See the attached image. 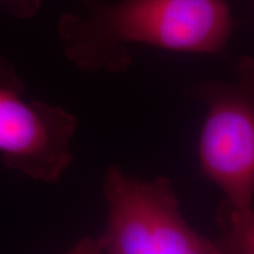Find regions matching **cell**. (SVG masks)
<instances>
[{"mask_svg": "<svg viewBox=\"0 0 254 254\" xmlns=\"http://www.w3.org/2000/svg\"><path fill=\"white\" fill-rule=\"evenodd\" d=\"M233 82L202 80L187 94L207 113L199 138L201 172L234 207L254 205V58L241 57Z\"/></svg>", "mask_w": 254, "mask_h": 254, "instance_id": "obj_3", "label": "cell"}, {"mask_svg": "<svg viewBox=\"0 0 254 254\" xmlns=\"http://www.w3.org/2000/svg\"><path fill=\"white\" fill-rule=\"evenodd\" d=\"M0 6L5 7L17 19H30L39 12L41 0H0Z\"/></svg>", "mask_w": 254, "mask_h": 254, "instance_id": "obj_6", "label": "cell"}, {"mask_svg": "<svg viewBox=\"0 0 254 254\" xmlns=\"http://www.w3.org/2000/svg\"><path fill=\"white\" fill-rule=\"evenodd\" d=\"M220 238L237 254H254V205L234 207L222 200L217 211Z\"/></svg>", "mask_w": 254, "mask_h": 254, "instance_id": "obj_5", "label": "cell"}, {"mask_svg": "<svg viewBox=\"0 0 254 254\" xmlns=\"http://www.w3.org/2000/svg\"><path fill=\"white\" fill-rule=\"evenodd\" d=\"M75 1L85 14L64 13L58 37L66 58L86 72L126 71L129 44L218 55L236 27L228 0Z\"/></svg>", "mask_w": 254, "mask_h": 254, "instance_id": "obj_1", "label": "cell"}, {"mask_svg": "<svg viewBox=\"0 0 254 254\" xmlns=\"http://www.w3.org/2000/svg\"><path fill=\"white\" fill-rule=\"evenodd\" d=\"M65 254H105L97 239L91 237L82 238Z\"/></svg>", "mask_w": 254, "mask_h": 254, "instance_id": "obj_7", "label": "cell"}, {"mask_svg": "<svg viewBox=\"0 0 254 254\" xmlns=\"http://www.w3.org/2000/svg\"><path fill=\"white\" fill-rule=\"evenodd\" d=\"M14 65L0 56V160L32 180L58 183L73 163L77 119L59 106L24 98Z\"/></svg>", "mask_w": 254, "mask_h": 254, "instance_id": "obj_4", "label": "cell"}, {"mask_svg": "<svg viewBox=\"0 0 254 254\" xmlns=\"http://www.w3.org/2000/svg\"><path fill=\"white\" fill-rule=\"evenodd\" d=\"M103 193L109 213L97 240L105 254H237L187 224L167 178L140 180L111 166Z\"/></svg>", "mask_w": 254, "mask_h": 254, "instance_id": "obj_2", "label": "cell"}]
</instances>
